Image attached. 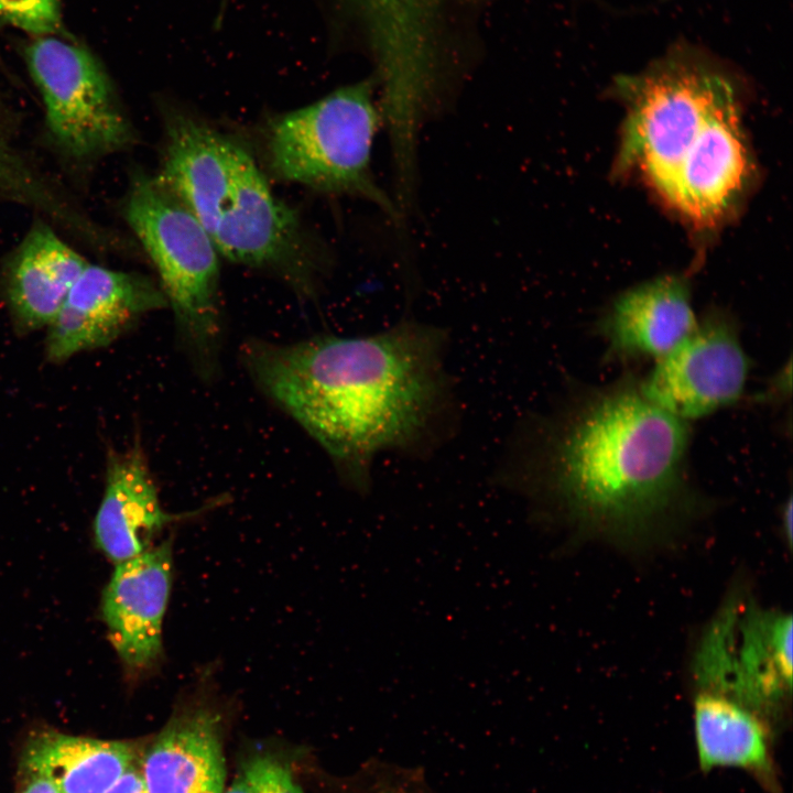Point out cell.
<instances>
[{
    "label": "cell",
    "mask_w": 793,
    "mask_h": 793,
    "mask_svg": "<svg viewBox=\"0 0 793 793\" xmlns=\"http://www.w3.org/2000/svg\"><path fill=\"white\" fill-rule=\"evenodd\" d=\"M443 347L437 328L403 321L361 337L249 339L240 358L257 388L362 491L374 457L415 441L439 409L446 391Z\"/></svg>",
    "instance_id": "1"
},
{
    "label": "cell",
    "mask_w": 793,
    "mask_h": 793,
    "mask_svg": "<svg viewBox=\"0 0 793 793\" xmlns=\"http://www.w3.org/2000/svg\"><path fill=\"white\" fill-rule=\"evenodd\" d=\"M687 423L631 374L576 388L541 422L530 488L583 529L648 531L692 503Z\"/></svg>",
    "instance_id": "2"
},
{
    "label": "cell",
    "mask_w": 793,
    "mask_h": 793,
    "mask_svg": "<svg viewBox=\"0 0 793 793\" xmlns=\"http://www.w3.org/2000/svg\"><path fill=\"white\" fill-rule=\"evenodd\" d=\"M617 88L627 104L620 162L672 206L681 163L710 116L738 98L735 80L710 55L676 44Z\"/></svg>",
    "instance_id": "3"
},
{
    "label": "cell",
    "mask_w": 793,
    "mask_h": 793,
    "mask_svg": "<svg viewBox=\"0 0 793 793\" xmlns=\"http://www.w3.org/2000/svg\"><path fill=\"white\" fill-rule=\"evenodd\" d=\"M382 124L371 80L341 87L268 122V167L282 181L368 200L398 222L402 213L371 169L374 138Z\"/></svg>",
    "instance_id": "4"
},
{
    "label": "cell",
    "mask_w": 793,
    "mask_h": 793,
    "mask_svg": "<svg viewBox=\"0 0 793 793\" xmlns=\"http://www.w3.org/2000/svg\"><path fill=\"white\" fill-rule=\"evenodd\" d=\"M123 214L156 269L180 340L197 372L209 379L222 330L219 253L211 238L157 176H133Z\"/></svg>",
    "instance_id": "5"
},
{
    "label": "cell",
    "mask_w": 793,
    "mask_h": 793,
    "mask_svg": "<svg viewBox=\"0 0 793 793\" xmlns=\"http://www.w3.org/2000/svg\"><path fill=\"white\" fill-rule=\"evenodd\" d=\"M218 253L272 273L301 296H312L328 267L297 211L279 199L251 153L233 141L229 183L208 229Z\"/></svg>",
    "instance_id": "6"
},
{
    "label": "cell",
    "mask_w": 793,
    "mask_h": 793,
    "mask_svg": "<svg viewBox=\"0 0 793 793\" xmlns=\"http://www.w3.org/2000/svg\"><path fill=\"white\" fill-rule=\"evenodd\" d=\"M41 95L45 124L64 154L90 161L122 151L135 132L97 59L77 44L39 36L25 48Z\"/></svg>",
    "instance_id": "7"
},
{
    "label": "cell",
    "mask_w": 793,
    "mask_h": 793,
    "mask_svg": "<svg viewBox=\"0 0 793 793\" xmlns=\"http://www.w3.org/2000/svg\"><path fill=\"white\" fill-rule=\"evenodd\" d=\"M749 363L736 322L715 309L697 318L694 328L655 360L641 388L656 405L688 422L737 403Z\"/></svg>",
    "instance_id": "8"
},
{
    "label": "cell",
    "mask_w": 793,
    "mask_h": 793,
    "mask_svg": "<svg viewBox=\"0 0 793 793\" xmlns=\"http://www.w3.org/2000/svg\"><path fill=\"white\" fill-rule=\"evenodd\" d=\"M699 656L727 688L770 725L791 695L792 618L730 601L713 621Z\"/></svg>",
    "instance_id": "9"
},
{
    "label": "cell",
    "mask_w": 793,
    "mask_h": 793,
    "mask_svg": "<svg viewBox=\"0 0 793 793\" xmlns=\"http://www.w3.org/2000/svg\"><path fill=\"white\" fill-rule=\"evenodd\" d=\"M173 584L172 540L116 564L104 589L101 616L108 639L133 677L157 667L163 621Z\"/></svg>",
    "instance_id": "10"
},
{
    "label": "cell",
    "mask_w": 793,
    "mask_h": 793,
    "mask_svg": "<svg viewBox=\"0 0 793 793\" xmlns=\"http://www.w3.org/2000/svg\"><path fill=\"white\" fill-rule=\"evenodd\" d=\"M166 306L160 285L150 278L88 263L48 325L47 358L62 362L105 347L142 315Z\"/></svg>",
    "instance_id": "11"
},
{
    "label": "cell",
    "mask_w": 793,
    "mask_h": 793,
    "mask_svg": "<svg viewBox=\"0 0 793 793\" xmlns=\"http://www.w3.org/2000/svg\"><path fill=\"white\" fill-rule=\"evenodd\" d=\"M221 713L205 699L180 705L141 758L148 793H224Z\"/></svg>",
    "instance_id": "12"
},
{
    "label": "cell",
    "mask_w": 793,
    "mask_h": 793,
    "mask_svg": "<svg viewBox=\"0 0 793 793\" xmlns=\"http://www.w3.org/2000/svg\"><path fill=\"white\" fill-rule=\"evenodd\" d=\"M749 173V153L735 98L710 116L684 156L672 206L695 225L711 227L742 192Z\"/></svg>",
    "instance_id": "13"
},
{
    "label": "cell",
    "mask_w": 793,
    "mask_h": 793,
    "mask_svg": "<svg viewBox=\"0 0 793 793\" xmlns=\"http://www.w3.org/2000/svg\"><path fill=\"white\" fill-rule=\"evenodd\" d=\"M196 513L175 514L163 509L140 441L109 454L94 535L97 547L111 562L118 564L142 554L166 526Z\"/></svg>",
    "instance_id": "14"
},
{
    "label": "cell",
    "mask_w": 793,
    "mask_h": 793,
    "mask_svg": "<svg viewBox=\"0 0 793 793\" xmlns=\"http://www.w3.org/2000/svg\"><path fill=\"white\" fill-rule=\"evenodd\" d=\"M696 322L688 282L664 275L621 293L599 318L597 332L608 358L655 361L672 350Z\"/></svg>",
    "instance_id": "15"
},
{
    "label": "cell",
    "mask_w": 793,
    "mask_h": 793,
    "mask_svg": "<svg viewBox=\"0 0 793 793\" xmlns=\"http://www.w3.org/2000/svg\"><path fill=\"white\" fill-rule=\"evenodd\" d=\"M694 734L703 772L739 768L770 793H781L771 749V725L725 688L697 684Z\"/></svg>",
    "instance_id": "16"
},
{
    "label": "cell",
    "mask_w": 793,
    "mask_h": 793,
    "mask_svg": "<svg viewBox=\"0 0 793 793\" xmlns=\"http://www.w3.org/2000/svg\"><path fill=\"white\" fill-rule=\"evenodd\" d=\"M88 262L52 227L36 221L12 253L6 293L19 327L48 326Z\"/></svg>",
    "instance_id": "17"
},
{
    "label": "cell",
    "mask_w": 793,
    "mask_h": 793,
    "mask_svg": "<svg viewBox=\"0 0 793 793\" xmlns=\"http://www.w3.org/2000/svg\"><path fill=\"white\" fill-rule=\"evenodd\" d=\"M138 757L132 741L42 730L28 739L20 767L26 778H44L59 793H105Z\"/></svg>",
    "instance_id": "18"
},
{
    "label": "cell",
    "mask_w": 793,
    "mask_h": 793,
    "mask_svg": "<svg viewBox=\"0 0 793 793\" xmlns=\"http://www.w3.org/2000/svg\"><path fill=\"white\" fill-rule=\"evenodd\" d=\"M0 199L12 200L58 219L67 199L18 149L0 115Z\"/></svg>",
    "instance_id": "19"
},
{
    "label": "cell",
    "mask_w": 793,
    "mask_h": 793,
    "mask_svg": "<svg viewBox=\"0 0 793 793\" xmlns=\"http://www.w3.org/2000/svg\"><path fill=\"white\" fill-rule=\"evenodd\" d=\"M224 793H304L291 764L271 752H256L241 762Z\"/></svg>",
    "instance_id": "20"
},
{
    "label": "cell",
    "mask_w": 793,
    "mask_h": 793,
    "mask_svg": "<svg viewBox=\"0 0 793 793\" xmlns=\"http://www.w3.org/2000/svg\"><path fill=\"white\" fill-rule=\"evenodd\" d=\"M0 19L37 36L53 35L61 28L57 0H0Z\"/></svg>",
    "instance_id": "21"
},
{
    "label": "cell",
    "mask_w": 793,
    "mask_h": 793,
    "mask_svg": "<svg viewBox=\"0 0 793 793\" xmlns=\"http://www.w3.org/2000/svg\"><path fill=\"white\" fill-rule=\"evenodd\" d=\"M363 793H427L421 776L397 767L372 768Z\"/></svg>",
    "instance_id": "22"
},
{
    "label": "cell",
    "mask_w": 793,
    "mask_h": 793,
    "mask_svg": "<svg viewBox=\"0 0 793 793\" xmlns=\"http://www.w3.org/2000/svg\"><path fill=\"white\" fill-rule=\"evenodd\" d=\"M128 769L105 793H148L140 769Z\"/></svg>",
    "instance_id": "23"
},
{
    "label": "cell",
    "mask_w": 793,
    "mask_h": 793,
    "mask_svg": "<svg viewBox=\"0 0 793 793\" xmlns=\"http://www.w3.org/2000/svg\"><path fill=\"white\" fill-rule=\"evenodd\" d=\"M19 793H59L56 786L41 776H29Z\"/></svg>",
    "instance_id": "24"
},
{
    "label": "cell",
    "mask_w": 793,
    "mask_h": 793,
    "mask_svg": "<svg viewBox=\"0 0 793 793\" xmlns=\"http://www.w3.org/2000/svg\"><path fill=\"white\" fill-rule=\"evenodd\" d=\"M783 529H785L786 537L791 540L792 535V503L789 501L783 510Z\"/></svg>",
    "instance_id": "25"
}]
</instances>
